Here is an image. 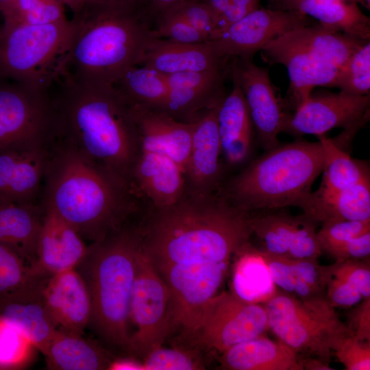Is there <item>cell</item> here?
Masks as SVG:
<instances>
[{
  "mask_svg": "<svg viewBox=\"0 0 370 370\" xmlns=\"http://www.w3.org/2000/svg\"><path fill=\"white\" fill-rule=\"evenodd\" d=\"M35 347L15 326L0 319V368L19 369L30 360Z\"/></svg>",
  "mask_w": 370,
  "mask_h": 370,
  "instance_id": "f35d334b",
  "label": "cell"
},
{
  "mask_svg": "<svg viewBox=\"0 0 370 370\" xmlns=\"http://www.w3.org/2000/svg\"><path fill=\"white\" fill-rule=\"evenodd\" d=\"M333 354L347 370L370 369V341H360L350 334L343 339Z\"/></svg>",
  "mask_w": 370,
  "mask_h": 370,
  "instance_id": "bcb514c9",
  "label": "cell"
},
{
  "mask_svg": "<svg viewBox=\"0 0 370 370\" xmlns=\"http://www.w3.org/2000/svg\"><path fill=\"white\" fill-rule=\"evenodd\" d=\"M292 31L271 41L261 51L269 61L286 68L289 98L295 109L315 87H335L339 69L312 53Z\"/></svg>",
  "mask_w": 370,
  "mask_h": 370,
  "instance_id": "2e32d148",
  "label": "cell"
},
{
  "mask_svg": "<svg viewBox=\"0 0 370 370\" xmlns=\"http://www.w3.org/2000/svg\"><path fill=\"white\" fill-rule=\"evenodd\" d=\"M226 71L225 66L166 75L169 92L160 111L180 121L192 122L204 111L221 103L225 97Z\"/></svg>",
  "mask_w": 370,
  "mask_h": 370,
  "instance_id": "e0dca14e",
  "label": "cell"
},
{
  "mask_svg": "<svg viewBox=\"0 0 370 370\" xmlns=\"http://www.w3.org/2000/svg\"><path fill=\"white\" fill-rule=\"evenodd\" d=\"M269 330L298 354L330 363L333 351L352 334L325 295L300 299L282 291L263 304Z\"/></svg>",
  "mask_w": 370,
  "mask_h": 370,
  "instance_id": "ba28073f",
  "label": "cell"
},
{
  "mask_svg": "<svg viewBox=\"0 0 370 370\" xmlns=\"http://www.w3.org/2000/svg\"><path fill=\"white\" fill-rule=\"evenodd\" d=\"M366 123H359L344 130L335 138L320 136L324 148L323 178L320 187L330 191L347 189L370 182L369 164L351 157L345 151L358 131Z\"/></svg>",
  "mask_w": 370,
  "mask_h": 370,
  "instance_id": "83f0119b",
  "label": "cell"
},
{
  "mask_svg": "<svg viewBox=\"0 0 370 370\" xmlns=\"http://www.w3.org/2000/svg\"><path fill=\"white\" fill-rule=\"evenodd\" d=\"M144 370H197L205 365L195 352L180 347L162 346L147 354L143 360Z\"/></svg>",
  "mask_w": 370,
  "mask_h": 370,
  "instance_id": "ab89813d",
  "label": "cell"
},
{
  "mask_svg": "<svg viewBox=\"0 0 370 370\" xmlns=\"http://www.w3.org/2000/svg\"><path fill=\"white\" fill-rule=\"evenodd\" d=\"M332 276L354 287L363 299L370 297L369 260L335 261L332 264Z\"/></svg>",
  "mask_w": 370,
  "mask_h": 370,
  "instance_id": "f6af8a7d",
  "label": "cell"
},
{
  "mask_svg": "<svg viewBox=\"0 0 370 370\" xmlns=\"http://www.w3.org/2000/svg\"><path fill=\"white\" fill-rule=\"evenodd\" d=\"M308 18L296 11L258 8L208 42L223 58H251L282 34L311 25Z\"/></svg>",
  "mask_w": 370,
  "mask_h": 370,
  "instance_id": "4fadbf2b",
  "label": "cell"
},
{
  "mask_svg": "<svg viewBox=\"0 0 370 370\" xmlns=\"http://www.w3.org/2000/svg\"><path fill=\"white\" fill-rule=\"evenodd\" d=\"M141 247L156 268L171 264L228 262L252 235L249 213L218 193L186 192L176 203L152 209L138 225Z\"/></svg>",
  "mask_w": 370,
  "mask_h": 370,
  "instance_id": "7a4b0ae2",
  "label": "cell"
},
{
  "mask_svg": "<svg viewBox=\"0 0 370 370\" xmlns=\"http://www.w3.org/2000/svg\"><path fill=\"white\" fill-rule=\"evenodd\" d=\"M370 97L353 95L340 91L309 97L289 114L283 132L293 136L317 137L336 127L346 129L369 119Z\"/></svg>",
  "mask_w": 370,
  "mask_h": 370,
  "instance_id": "9a60e30c",
  "label": "cell"
},
{
  "mask_svg": "<svg viewBox=\"0 0 370 370\" xmlns=\"http://www.w3.org/2000/svg\"><path fill=\"white\" fill-rule=\"evenodd\" d=\"M70 21L63 74L83 82L115 84L158 38L147 1L86 0Z\"/></svg>",
  "mask_w": 370,
  "mask_h": 370,
  "instance_id": "3957f363",
  "label": "cell"
},
{
  "mask_svg": "<svg viewBox=\"0 0 370 370\" xmlns=\"http://www.w3.org/2000/svg\"><path fill=\"white\" fill-rule=\"evenodd\" d=\"M228 60L220 57L208 41L187 44L156 38L150 44L141 65L166 75L223 68Z\"/></svg>",
  "mask_w": 370,
  "mask_h": 370,
  "instance_id": "484cf974",
  "label": "cell"
},
{
  "mask_svg": "<svg viewBox=\"0 0 370 370\" xmlns=\"http://www.w3.org/2000/svg\"><path fill=\"white\" fill-rule=\"evenodd\" d=\"M370 232V220H345L323 223L317 231L322 252L332 256L348 241Z\"/></svg>",
  "mask_w": 370,
  "mask_h": 370,
  "instance_id": "60d3db41",
  "label": "cell"
},
{
  "mask_svg": "<svg viewBox=\"0 0 370 370\" xmlns=\"http://www.w3.org/2000/svg\"><path fill=\"white\" fill-rule=\"evenodd\" d=\"M302 364L304 369L307 370H331L329 363H327L317 358L309 356L302 358Z\"/></svg>",
  "mask_w": 370,
  "mask_h": 370,
  "instance_id": "11a10c76",
  "label": "cell"
},
{
  "mask_svg": "<svg viewBox=\"0 0 370 370\" xmlns=\"http://www.w3.org/2000/svg\"><path fill=\"white\" fill-rule=\"evenodd\" d=\"M0 15H1V14H0ZM2 23H3V22L0 23V27H1V26L2 25Z\"/></svg>",
  "mask_w": 370,
  "mask_h": 370,
  "instance_id": "6125c7cd",
  "label": "cell"
},
{
  "mask_svg": "<svg viewBox=\"0 0 370 370\" xmlns=\"http://www.w3.org/2000/svg\"><path fill=\"white\" fill-rule=\"evenodd\" d=\"M0 370H1V368H0Z\"/></svg>",
  "mask_w": 370,
  "mask_h": 370,
  "instance_id": "be15d7a7",
  "label": "cell"
},
{
  "mask_svg": "<svg viewBox=\"0 0 370 370\" xmlns=\"http://www.w3.org/2000/svg\"><path fill=\"white\" fill-rule=\"evenodd\" d=\"M260 1V0H230L226 10L217 21V36L229 26L258 8Z\"/></svg>",
  "mask_w": 370,
  "mask_h": 370,
  "instance_id": "f907efd6",
  "label": "cell"
},
{
  "mask_svg": "<svg viewBox=\"0 0 370 370\" xmlns=\"http://www.w3.org/2000/svg\"><path fill=\"white\" fill-rule=\"evenodd\" d=\"M64 6L68 8L73 14L77 13L84 5L86 0H59Z\"/></svg>",
  "mask_w": 370,
  "mask_h": 370,
  "instance_id": "6f0895ef",
  "label": "cell"
},
{
  "mask_svg": "<svg viewBox=\"0 0 370 370\" xmlns=\"http://www.w3.org/2000/svg\"><path fill=\"white\" fill-rule=\"evenodd\" d=\"M360 3L367 8H369L370 0H360Z\"/></svg>",
  "mask_w": 370,
  "mask_h": 370,
  "instance_id": "680465c9",
  "label": "cell"
},
{
  "mask_svg": "<svg viewBox=\"0 0 370 370\" xmlns=\"http://www.w3.org/2000/svg\"><path fill=\"white\" fill-rule=\"evenodd\" d=\"M278 8L298 12L349 36L369 40L370 19L356 2L340 0H276Z\"/></svg>",
  "mask_w": 370,
  "mask_h": 370,
  "instance_id": "4dcf8cb0",
  "label": "cell"
},
{
  "mask_svg": "<svg viewBox=\"0 0 370 370\" xmlns=\"http://www.w3.org/2000/svg\"><path fill=\"white\" fill-rule=\"evenodd\" d=\"M49 278L36 271L12 249L0 244V308L45 284Z\"/></svg>",
  "mask_w": 370,
  "mask_h": 370,
  "instance_id": "d590c367",
  "label": "cell"
},
{
  "mask_svg": "<svg viewBox=\"0 0 370 370\" xmlns=\"http://www.w3.org/2000/svg\"><path fill=\"white\" fill-rule=\"evenodd\" d=\"M232 293L251 304H264L278 292L273 283L263 251L249 241L235 253Z\"/></svg>",
  "mask_w": 370,
  "mask_h": 370,
  "instance_id": "d6a6232c",
  "label": "cell"
},
{
  "mask_svg": "<svg viewBox=\"0 0 370 370\" xmlns=\"http://www.w3.org/2000/svg\"><path fill=\"white\" fill-rule=\"evenodd\" d=\"M263 254L275 285L282 292L293 295L296 282L294 259L286 256L270 254L264 251Z\"/></svg>",
  "mask_w": 370,
  "mask_h": 370,
  "instance_id": "7dc6e473",
  "label": "cell"
},
{
  "mask_svg": "<svg viewBox=\"0 0 370 370\" xmlns=\"http://www.w3.org/2000/svg\"><path fill=\"white\" fill-rule=\"evenodd\" d=\"M325 296L334 308L352 307L363 299L354 287L332 276L327 284Z\"/></svg>",
  "mask_w": 370,
  "mask_h": 370,
  "instance_id": "c3c4849f",
  "label": "cell"
},
{
  "mask_svg": "<svg viewBox=\"0 0 370 370\" xmlns=\"http://www.w3.org/2000/svg\"><path fill=\"white\" fill-rule=\"evenodd\" d=\"M181 0H149L150 9L156 18Z\"/></svg>",
  "mask_w": 370,
  "mask_h": 370,
  "instance_id": "db71d44e",
  "label": "cell"
},
{
  "mask_svg": "<svg viewBox=\"0 0 370 370\" xmlns=\"http://www.w3.org/2000/svg\"><path fill=\"white\" fill-rule=\"evenodd\" d=\"M130 106L140 133L141 150L169 157L180 166L186 176L193 123L180 121L158 110L136 104Z\"/></svg>",
  "mask_w": 370,
  "mask_h": 370,
  "instance_id": "44dd1931",
  "label": "cell"
},
{
  "mask_svg": "<svg viewBox=\"0 0 370 370\" xmlns=\"http://www.w3.org/2000/svg\"><path fill=\"white\" fill-rule=\"evenodd\" d=\"M186 188L185 173L173 160L141 150L130 186V193L136 199L143 196L151 204L152 209L164 208L180 200Z\"/></svg>",
  "mask_w": 370,
  "mask_h": 370,
  "instance_id": "7402d4cb",
  "label": "cell"
},
{
  "mask_svg": "<svg viewBox=\"0 0 370 370\" xmlns=\"http://www.w3.org/2000/svg\"><path fill=\"white\" fill-rule=\"evenodd\" d=\"M298 217L284 212L249 213L252 235L260 241L264 251L277 256H287Z\"/></svg>",
  "mask_w": 370,
  "mask_h": 370,
  "instance_id": "8d00e7d4",
  "label": "cell"
},
{
  "mask_svg": "<svg viewBox=\"0 0 370 370\" xmlns=\"http://www.w3.org/2000/svg\"><path fill=\"white\" fill-rule=\"evenodd\" d=\"M156 30L158 38L175 42L193 44L210 40L204 33L169 10L158 17Z\"/></svg>",
  "mask_w": 370,
  "mask_h": 370,
  "instance_id": "7bdbcfd3",
  "label": "cell"
},
{
  "mask_svg": "<svg viewBox=\"0 0 370 370\" xmlns=\"http://www.w3.org/2000/svg\"><path fill=\"white\" fill-rule=\"evenodd\" d=\"M167 10L183 18L207 35L210 40L218 34L214 18L208 8L199 0H181Z\"/></svg>",
  "mask_w": 370,
  "mask_h": 370,
  "instance_id": "ee69618b",
  "label": "cell"
},
{
  "mask_svg": "<svg viewBox=\"0 0 370 370\" xmlns=\"http://www.w3.org/2000/svg\"><path fill=\"white\" fill-rule=\"evenodd\" d=\"M109 370H144V367L142 360L132 356H124L114 358Z\"/></svg>",
  "mask_w": 370,
  "mask_h": 370,
  "instance_id": "f5cc1de1",
  "label": "cell"
},
{
  "mask_svg": "<svg viewBox=\"0 0 370 370\" xmlns=\"http://www.w3.org/2000/svg\"><path fill=\"white\" fill-rule=\"evenodd\" d=\"M48 147L0 151V203L39 204Z\"/></svg>",
  "mask_w": 370,
  "mask_h": 370,
  "instance_id": "ffe728a7",
  "label": "cell"
},
{
  "mask_svg": "<svg viewBox=\"0 0 370 370\" xmlns=\"http://www.w3.org/2000/svg\"><path fill=\"white\" fill-rule=\"evenodd\" d=\"M88 244L68 223L45 210L33 268L51 275L75 268L85 256Z\"/></svg>",
  "mask_w": 370,
  "mask_h": 370,
  "instance_id": "603a6c76",
  "label": "cell"
},
{
  "mask_svg": "<svg viewBox=\"0 0 370 370\" xmlns=\"http://www.w3.org/2000/svg\"><path fill=\"white\" fill-rule=\"evenodd\" d=\"M297 207L316 223L370 220V182L338 191L319 186L305 197Z\"/></svg>",
  "mask_w": 370,
  "mask_h": 370,
  "instance_id": "d4e9b609",
  "label": "cell"
},
{
  "mask_svg": "<svg viewBox=\"0 0 370 370\" xmlns=\"http://www.w3.org/2000/svg\"><path fill=\"white\" fill-rule=\"evenodd\" d=\"M53 138L49 90L0 78V151L48 147Z\"/></svg>",
  "mask_w": 370,
  "mask_h": 370,
  "instance_id": "9c48e42d",
  "label": "cell"
},
{
  "mask_svg": "<svg viewBox=\"0 0 370 370\" xmlns=\"http://www.w3.org/2000/svg\"><path fill=\"white\" fill-rule=\"evenodd\" d=\"M52 86L53 140L75 149L130 192L142 149L130 104L112 84L62 75Z\"/></svg>",
  "mask_w": 370,
  "mask_h": 370,
  "instance_id": "6da1fadb",
  "label": "cell"
},
{
  "mask_svg": "<svg viewBox=\"0 0 370 370\" xmlns=\"http://www.w3.org/2000/svg\"><path fill=\"white\" fill-rule=\"evenodd\" d=\"M228 262L171 264L156 268L170 293L173 327L194 337L206 302L221 285Z\"/></svg>",
  "mask_w": 370,
  "mask_h": 370,
  "instance_id": "7c38bea8",
  "label": "cell"
},
{
  "mask_svg": "<svg viewBox=\"0 0 370 370\" xmlns=\"http://www.w3.org/2000/svg\"><path fill=\"white\" fill-rule=\"evenodd\" d=\"M324 156L319 139L279 143L221 185L218 193L247 213L297 207L322 173Z\"/></svg>",
  "mask_w": 370,
  "mask_h": 370,
  "instance_id": "8992f818",
  "label": "cell"
},
{
  "mask_svg": "<svg viewBox=\"0 0 370 370\" xmlns=\"http://www.w3.org/2000/svg\"><path fill=\"white\" fill-rule=\"evenodd\" d=\"M219 105L204 111L191 122L192 143L186 173L187 193L210 195L221 186L223 166L217 125Z\"/></svg>",
  "mask_w": 370,
  "mask_h": 370,
  "instance_id": "ac0fdd59",
  "label": "cell"
},
{
  "mask_svg": "<svg viewBox=\"0 0 370 370\" xmlns=\"http://www.w3.org/2000/svg\"><path fill=\"white\" fill-rule=\"evenodd\" d=\"M52 370H109L115 357L97 340L58 330L45 351Z\"/></svg>",
  "mask_w": 370,
  "mask_h": 370,
  "instance_id": "f1b7e54d",
  "label": "cell"
},
{
  "mask_svg": "<svg viewBox=\"0 0 370 370\" xmlns=\"http://www.w3.org/2000/svg\"><path fill=\"white\" fill-rule=\"evenodd\" d=\"M71 33L67 18L45 24L3 21L0 78L49 90L64 73Z\"/></svg>",
  "mask_w": 370,
  "mask_h": 370,
  "instance_id": "52a82bcc",
  "label": "cell"
},
{
  "mask_svg": "<svg viewBox=\"0 0 370 370\" xmlns=\"http://www.w3.org/2000/svg\"><path fill=\"white\" fill-rule=\"evenodd\" d=\"M232 79V90L218 108L217 125L222 158L227 166L236 167L249 160L255 132L239 84L233 75Z\"/></svg>",
  "mask_w": 370,
  "mask_h": 370,
  "instance_id": "cb8c5ba5",
  "label": "cell"
},
{
  "mask_svg": "<svg viewBox=\"0 0 370 370\" xmlns=\"http://www.w3.org/2000/svg\"><path fill=\"white\" fill-rule=\"evenodd\" d=\"M43 297L58 330L84 334L92 304L87 286L75 268L51 275L45 285Z\"/></svg>",
  "mask_w": 370,
  "mask_h": 370,
  "instance_id": "d6986e66",
  "label": "cell"
},
{
  "mask_svg": "<svg viewBox=\"0 0 370 370\" xmlns=\"http://www.w3.org/2000/svg\"><path fill=\"white\" fill-rule=\"evenodd\" d=\"M114 86L129 103L158 110L169 92L166 75L143 65L128 70Z\"/></svg>",
  "mask_w": 370,
  "mask_h": 370,
  "instance_id": "e575fe53",
  "label": "cell"
},
{
  "mask_svg": "<svg viewBox=\"0 0 370 370\" xmlns=\"http://www.w3.org/2000/svg\"><path fill=\"white\" fill-rule=\"evenodd\" d=\"M230 71L243 93L259 145L264 150L278 145V136L290 114L284 111L267 69L256 65L251 58H234Z\"/></svg>",
  "mask_w": 370,
  "mask_h": 370,
  "instance_id": "5bb4252c",
  "label": "cell"
},
{
  "mask_svg": "<svg viewBox=\"0 0 370 370\" xmlns=\"http://www.w3.org/2000/svg\"><path fill=\"white\" fill-rule=\"evenodd\" d=\"M292 32L312 53L339 70L358 48L369 40L349 36L320 23L301 27Z\"/></svg>",
  "mask_w": 370,
  "mask_h": 370,
  "instance_id": "836d02e7",
  "label": "cell"
},
{
  "mask_svg": "<svg viewBox=\"0 0 370 370\" xmlns=\"http://www.w3.org/2000/svg\"><path fill=\"white\" fill-rule=\"evenodd\" d=\"M140 244L139 226L130 220L103 239L88 244L85 256L75 267L90 296L88 328L116 358L132 356L130 304Z\"/></svg>",
  "mask_w": 370,
  "mask_h": 370,
  "instance_id": "5b68a950",
  "label": "cell"
},
{
  "mask_svg": "<svg viewBox=\"0 0 370 370\" xmlns=\"http://www.w3.org/2000/svg\"><path fill=\"white\" fill-rule=\"evenodd\" d=\"M221 354L222 369L304 370L299 354L282 341L264 334L236 344Z\"/></svg>",
  "mask_w": 370,
  "mask_h": 370,
  "instance_id": "4316f807",
  "label": "cell"
},
{
  "mask_svg": "<svg viewBox=\"0 0 370 370\" xmlns=\"http://www.w3.org/2000/svg\"><path fill=\"white\" fill-rule=\"evenodd\" d=\"M45 285L30 290L0 308V319L18 328L42 353L58 330L45 303Z\"/></svg>",
  "mask_w": 370,
  "mask_h": 370,
  "instance_id": "f546056e",
  "label": "cell"
},
{
  "mask_svg": "<svg viewBox=\"0 0 370 370\" xmlns=\"http://www.w3.org/2000/svg\"><path fill=\"white\" fill-rule=\"evenodd\" d=\"M268 330L263 304L248 303L231 291H223L205 304L194 338L201 346L222 353Z\"/></svg>",
  "mask_w": 370,
  "mask_h": 370,
  "instance_id": "8fae6325",
  "label": "cell"
},
{
  "mask_svg": "<svg viewBox=\"0 0 370 370\" xmlns=\"http://www.w3.org/2000/svg\"><path fill=\"white\" fill-rule=\"evenodd\" d=\"M16 0H0V14L3 21L8 20L14 14Z\"/></svg>",
  "mask_w": 370,
  "mask_h": 370,
  "instance_id": "9f6ffc18",
  "label": "cell"
},
{
  "mask_svg": "<svg viewBox=\"0 0 370 370\" xmlns=\"http://www.w3.org/2000/svg\"><path fill=\"white\" fill-rule=\"evenodd\" d=\"M340 1H354V2H356V3H360V0H340Z\"/></svg>",
  "mask_w": 370,
  "mask_h": 370,
  "instance_id": "91938a15",
  "label": "cell"
},
{
  "mask_svg": "<svg viewBox=\"0 0 370 370\" xmlns=\"http://www.w3.org/2000/svg\"><path fill=\"white\" fill-rule=\"evenodd\" d=\"M336 88L353 95H367L370 91V42L366 41L350 56L338 71Z\"/></svg>",
  "mask_w": 370,
  "mask_h": 370,
  "instance_id": "74e56055",
  "label": "cell"
},
{
  "mask_svg": "<svg viewBox=\"0 0 370 370\" xmlns=\"http://www.w3.org/2000/svg\"><path fill=\"white\" fill-rule=\"evenodd\" d=\"M130 321L136 327L130 336L132 356L140 360L162 346L173 328L169 291L141 244L136 256Z\"/></svg>",
  "mask_w": 370,
  "mask_h": 370,
  "instance_id": "30bf717a",
  "label": "cell"
},
{
  "mask_svg": "<svg viewBox=\"0 0 370 370\" xmlns=\"http://www.w3.org/2000/svg\"><path fill=\"white\" fill-rule=\"evenodd\" d=\"M122 1H147V2H149V0H122Z\"/></svg>",
  "mask_w": 370,
  "mask_h": 370,
  "instance_id": "94428289",
  "label": "cell"
},
{
  "mask_svg": "<svg viewBox=\"0 0 370 370\" xmlns=\"http://www.w3.org/2000/svg\"><path fill=\"white\" fill-rule=\"evenodd\" d=\"M39 203L71 225L88 243L119 230L138 212L127 188L73 148L53 140Z\"/></svg>",
  "mask_w": 370,
  "mask_h": 370,
  "instance_id": "277c9868",
  "label": "cell"
},
{
  "mask_svg": "<svg viewBox=\"0 0 370 370\" xmlns=\"http://www.w3.org/2000/svg\"><path fill=\"white\" fill-rule=\"evenodd\" d=\"M349 319L347 325L352 334L360 341H370V297L364 298L350 312Z\"/></svg>",
  "mask_w": 370,
  "mask_h": 370,
  "instance_id": "681fc988",
  "label": "cell"
},
{
  "mask_svg": "<svg viewBox=\"0 0 370 370\" xmlns=\"http://www.w3.org/2000/svg\"><path fill=\"white\" fill-rule=\"evenodd\" d=\"M322 253L316 223L304 214L298 216L287 256L294 259L318 260Z\"/></svg>",
  "mask_w": 370,
  "mask_h": 370,
  "instance_id": "b9f144b4",
  "label": "cell"
},
{
  "mask_svg": "<svg viewBox=\"0 0 370 370\" xmlns=\"http://www.w3.org/2000/svg\"><path fill=\"white\" fill-rule=\"evenodd\" d=\"M370 232L348 241L332 256L336 261L369 259Z\"/></svg>",
  "mask_w": 370,
  "mask_h": 370,
  "instance_id": "816d5d0a",
  "label": "cell"
},
{
  "mask_svg": "<svg viewBox=\"0 0 370 370\" xmlns=\"http://www.w3.org/2000/svg\"><path fill=\"white\" fill-rule=\"evenodd\" d=\"M44 216L40 203H0V244L12 249L32 267Z\"/></svg>",
  "mask_w": 370,
  "mask_h": 370,
  "instance_id": "1f68e13d",
  "label": "cell"
}]
</instances>
